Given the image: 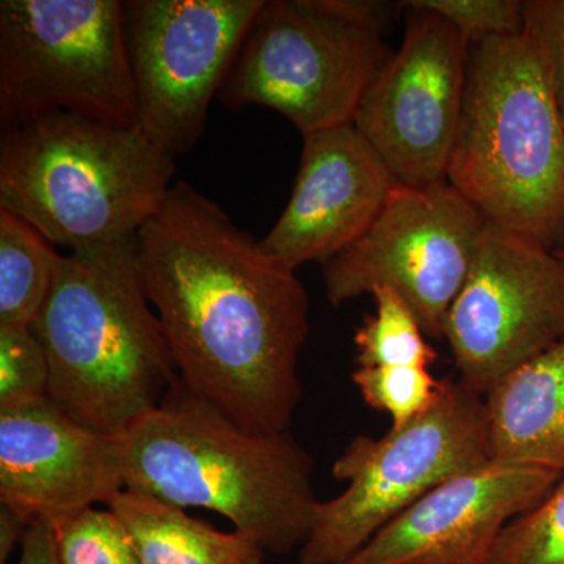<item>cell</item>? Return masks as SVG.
<instances>
[{
	"instance_id": "cell-23",
	"label": "cell",
	"mask_w": 564,
	"mask_h": 564,
	"mask_svg": "<svg viewBox=\"0 0 564 564\" xmlns=\"http://www.w3.org/2000/svg\"><path fill=\"white\" fill-rule=\"evenodd\" d=\"M46 350L31 326L0 325V411L50 397Z\"/></svg>"
},
{
	"instance_id": "cell-2",
	"label": "cell",
	"mask_w": 564,
	"mask_h": 564,
	"mask_svg": "<svg viewBox=\"0 0 564 564\" xmlns=\"http://www.w3.org/2000/svg\"><path fill=\"white\" fill-rule=\"evenodd\" d=\"M31 328L50 361V399L96 432L122 436L180 383L137 236L62 256Z\"/></svg>"
},
{
	"instance_id": "cell-26",
	"label": "cell",
	"mask_w": 564,
	"mask_h": 564,
	"mask_svg": "<svg viewBox=\"0 0 564 564\" xmlns=\"http://www.w3.org/2000/svg\"><path fill=\"white\" fill-rule=\"evenodd\" d=\"M18 564H61L55 530L51 522L36 521L29 527L21 544Z\"/></svg>"
},
{
	"instance_id": "cell-14",
	"label": "cell",
	"mask_w": 564,
	"mask_h": 564,
	"mask_svg": "<svg viewBox=\"0 0 564 564\" xmlns=\"http://www.w3.org/2000/svg\"><path fill=\"white\" fill-rule=\"evenodd\" d=\"M563 475L489 463L425 494L344 564H486L505 527Z\"/></svg>"
},
{
	"instance_id": "cell-15",
	"label": "cell",
	"mask_w": 564,
	"mask_h": 564,
	"mask_svg": "<svg viewBox=\"0 0 564 564\" xmlns=\"http://www.w3.org/2000/svg\"><path fill=\"white\" fill-rule=\"evenodd\" d=\"M395 184L355 126L307 133L291 199L262 250L291 270L325 265L372 226Z\"/></svg>"
},
{
	"instance_id": "cell-6",
	"label": "cell",
	"mask_w": 564,
	"mask_h": 564,
	"mask_svg": "<svg viewBox=\"0 0 564 564\" xmlns=\"http://www.w3.org/2000/svg\"><path fill=\"white\" fill-rule=\"evenodd\" d=\"M485 397L451 378L441 380L429 411L380 440L356 436L333 475L347 481L318 502L302 564H344L397 516L444 481L491 463Z\"/></svg>"
},
{
	"instance_id": "cell-20",
	"label": "cell",
	"mask_w": 564,
	"mask_h": 564,
	"mask_svg": "<svg viewBox=\"0 0 564 564\" xmlns=\"http://www.w3.org/2000/svg\"><path fill=\"white\" fill-rule=\"evenodd\" d=\"M486 564H564V475L536 507L505 527Z\"/></svg>"
},
{
	"instance_id": "cell-5",
	"label": "cell",
	"mask_w": 564,
	"mask_h": 564,
	"mask_svg": "<svg viewBox=\"0 0 564 564\" xmlns=\"http://www.w3.org/2000/svg\"><path fill=\"white\" fill-rule=\"evenodd\" d=\"M176 172L140 129L54 111L2 131L0 209L69 251L137 236Z\"/></svg>"
},
{
	"instance_id": "cell-11",
	"label": "cell",
	"mask_w": 564,
	"mask_h": 564,
	"mask_svg": "<svg viewBox=\"0 0 564 564\" xmlns=\"http://www.w3.org/2000/svg\"><path fill=\"white\" fill-rule=\"evenodd\" d=\"M459 381L486 395L564 340V263L543 243L486 221L444 326Z\"/></svg>"
},
{
	"instance_id": "cell-1",
	"label": "cell",
	"mask_w": 564,
	"mask_h": 564,
	"mask_svg": "<svg viewBox=\"0 0 564 564\" xmlns=\"http://www.w3.org/2000/svg\"><path fill=\"white\" fill-rule=\"evenodd\" d=\"M144 292L182 386L251 433H288L310 295L295 270L188 182L137 234Z\"/></svg>"
},
{
	"instance_id": "cell-12",
	"label": "cell",
	"mask_w": 564,
	"mask_h": 564,
	"mask_svg": "<svg viewBox=\"0 0 564 564\" xmlns=\"http://www.w3.org/2000/svg\"><path fill=\"white\" fill-rule=\"evenodd\" d=\"M404 10L402 46L364 96L352 126L397 182L440 184L462 117L469 43L451 22L414 0Z\"/></svg>"
},
{
	"instance_id": "cell-9",
	"label": "cell",
	"mask_w": 564,
	"mask_h": 564,
	"mask_svg": "<svg viewBox=\"0 0 564 564\" xmlns=\"http://www.w3.org/2000/svg\"><path fill=\"white\" fill-rule=\"evenodd\" d=\"M486 220L447 181L397 182L369 229L323 265L334 306L389 288L408 303L425 336L444 337L484 237Z\"/></svg>"
},
{
	"instance_id": "cell-16",
	"label": "cell",
	"mask_w": 564,
	"mask_h": 564,
	"mask_svg": "<svg viewBox=\"0 0 564 564\" xmlns=\"http://www.w3.org/2000/svg\"><path fill=\"white\" fill-rule=\"evenodd\" d=\"M494 463L564 475V340L485 395Z\"/></svg>"
},
{
	"instance_id": "cell-10",
	"label": "cell",
	"mask_w": 564,
	"mask_h": 564,
	"mask_svg": "<svg viewBox=\"0 0 564 564\" xmlns=\"http://www.w3.org/2000/svg\"><path fill=\"white\" fill-rule=\"evenodd\" d=\"M265 0H129L124 32L139 129L166 154L202 139L220 93Z\"/></svg>"
},
{
	"instance_id": "cell-18",
	"label": "cell",
	"mask_w": 564,
	"mask_h": 564,
	"mask_svg": "<svg viewBox=\"0 0 564 564\" xmlns=\"http://www.w3.org/2000/svg\"><path fill=\"white\" fill-rule=\"evenodd\" d=\"M61 261L62 256L31 223L0 209V325H33Z\"/></svg>"
},
{
	"instance_id": "cell-25",
	"label": "cell",
	"mask_w": 564,
	"mask_h": 564,
	"mask_svg": "<svg viewBox=\"0 0 564 564\" xmlns=\"http://www.w3.org/2000/svg\"><path fill=\"white\" fill-rule=\"evenodd\" d=\"M524 29L543 51L564 122V0H527Z\"/></svg>"
},
{
	"instance_id": "cell-27",
	"label": "cell",
	"mask_w": 564,
	"mask_h": 564,
	"mask_svg": "<svg viewBox=\"0 0 564 564\" xmlns=\"http://www.w3.org/2000/svg\"><path fill=\"white\" fill-rule=\"evenodd\" d=\"M31 522L13 508L0 503V564H9L18 544H22Z\"/></svg>"
},
{
	"instance_id": "cell-22",
	"label": "cell",
	"mask_w": 564,
	"mask_h": 564,
	"mask_svg": "<svg viewBox=\"0 0 564 564\" xmlns=\"http://www.w3.org/2000/svg\"><path fill=\"white\" fill-rule=\"evenodd\" d=\"M351 380L370 408L389 414L395 430L429 411L441 388L429 367H358Z\"/></svg>"
},
{
	"instance_id": "cell-8",
	"label": "cell",
	"mask_w": 564,
	"mask_h": 564,
	"mask_svg": "<svg viewBox=\"0 0 564 564\" xmlns=\"http://www.w3.org/2000/svg\"><path fill=\"white\" fill-rule=\"evenodd\" d=\"M392 55L380 32L339 20L321 0H265L218 99L276 110L302 135L328 131L352 124Z\"/></svg>"
},
{
	"instance_id": "cell-7",
	"label": "cell",
	"mask_w": 564,
	"mask_h": 564,
	"mask_svg": "<svg viewBox=\"0 0 564 564\" xmlns=\"http://www.w3.org/2000/svg\"><path fill=\"white\" fill-rule=\"evenodd\" d=\"M54 111L139 129L124 2H0L2 131Z\"/></svg>"
},
{
	"instance_id": "cell-3",
	"label": "cell",
	"mask_w": 564,
	"mask_h": 564,
	"mask_svg": "<svg viewBox=\"0 0 564 564\" xmlns=\"http://www.w3.org/2000/svg\"><path fill=\"white\" fill-rule=\"evenodd\" d=\"M124 489L225 516L263 552L289 554L313 529V458L291 433H251L176 383L120 436Z\"/></svg>"
},
{
	"instance_id": "cell-4",
	"label": "cell",
	"mask_w": 564,
	"mask_h": 564,
	"mask_svg": "<svg viewBox=\"0 0 564 564\" xmlns=\"http://www.w3.org/2000/svg\"><path fill=\"white\" fill-rule=\"evenodd\" d=\"M445 181L491 225L551 251L564 247V122L525 29L469 44Z\"/></svg>"
},
{
	"instance_id": "cell-13",
	"label": "cell",
	"mask_w": 564,
	"mask_h": 564,
	"mask_svg": "<svg viewBox=\"0 0 564 564\" xmlns=\"http://www.w3.org/2000/svg\"><path fill=\"white\" fill-rule=\"evenodd\" d=\"M124 488L120 436L77 422L50 397L0 411V503L31 524L109 507Z\"/></svg>"
},
{
	"instance_id": "cell-21",
	"label": "cell",
	"mask_w": 564,
	"mask_h": 564,
	"mask_svg": "<svg viewBox=\"0 0 564 564\" xmlns=\"http://www.w3.org/2000/svg\"><path fill=\"white\" fill-rule=\"evenodd\" d=\"M61 564H143L111 510L88 508L54 525Z\"/></svg>"
},
{
	"instance_id": "cell-28",
	"label": "cell",
	"mask_w": 564,
	"mask_h": 564,
	"mask_svg": "<svg viewBox=\"0 0 564 564\" xmlns=\"http://www.w3.org/2000/svg\"><path fill=\"white\" fill-rule=\"evenodd\" d=\"M556 254V258L560 259L564 263V247L560 248V250L554 251Z\"/></svg>"
},
{
	"instance_id": "cell-19",
	"label": "cell",
	"mask_w": 564,
	"mask_h": 564,
	"mask_svg": "<svg viewBox=\"0 0 564 564\" xmlns=\"http://www.w3.org/2000/svg\"><path fill=\"white\" fill-rule=\"evenodd\" d=\"M373 315L356 329V362L359 367H429L437 352L426 343L421 322L399 293L375 289Z\"/></svg>"
},
{
	"instance_id": "cell-17",
	"label": "cell",
	"mask_w": 564,
	"mask_h": 564,
	"mask_svg": "<svg viewBox=\"0 0 564 564\" xmlns=\"http://www.w3.org/2000/svg\"><path fill=\"white\" fill-rule=\"evenodd\" d=\"M107 508L128 530L143 564H262L265 555L236 530L220 532L148 494L122 489Z\"/></svg>"
},
{
	"instance_id": "cell-24",
	"label": "cell",
	"mask_w": 564,
	"mask_h": 564,
	"mask_svg": "<svg viewBox=\"0 0 564 564\" xmlns=\"http://www.w3.org/2000/svg\"><path fill=\"white\" fill-rule=\"evenodd\" d=\"M419 7L451 22L467 43L518 35L524 31L521 0H414Z\"/></svg>"
}]
</instances>
